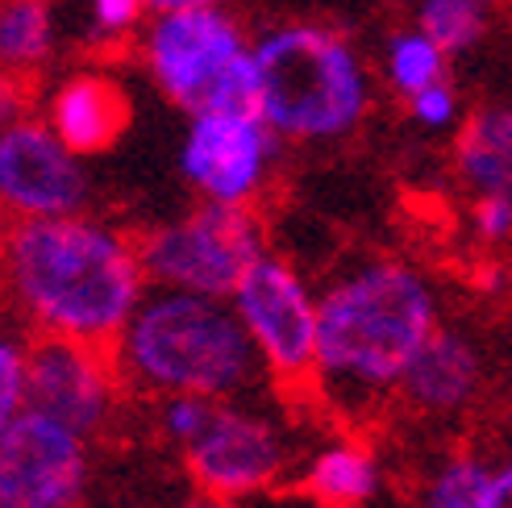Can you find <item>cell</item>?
<instances>
[{"label":"cell","mask_w":512,"mask_h":508,"mask_svg":"<svg viewBox=\"0 0 512 508\" xmlns=\"http://www.w3.org/2000/svg\"><path fill=\"white\" fill-rule=\"evenodd\" d=\"M446 75H450V55L417 21H404L396 30H388V38L379 46V80L392 96L408 100L413 92L446 80Z\"/></svg>","instance_id":"ac0fdd59"},{"label":"cell","mask_w":512,"mask_h":508,"mask_svg":"<svg viewBox=\"0 0 512 508\" xmlns=\"http://www.w3.org/2000/svg\"><path fill=\"white\" fill-rule=\"evenodd\" d=\"M296 488L321 508H375L388 492V467L363 438L342 434L300 463Z\"/></svg>","instance_id":"9a60e30c"},{"label":"cell","mask_w":512,"mask_h":508,"mask_svg":"<svg viewBox=\"0 0 512 508\" xmlns=\"http://www.w3.org/2000/svg\"><path fill=\"white\" fill-rule=\"evenodd\" d=\"M188 508H234L229 500H213V496H200L196 504H188Z\"/></svg>","instance_id":"83f0119b"},{"label":"cell","mask_w":512,"mask_h":508,"mask_svg":"<svg viewBox=\"0 0 512 508\" xmlns=\"http://www.w3.org/2000/svg\"><path fill=\"white\" fill-rule=\"evenodd\" d=\"M229 304L259 350L271 384L313 396L317 375V288L284 254L263 250L242 275Z\"/></svg>","instance_id":"52a82bcc"},{"label":"cell","mask_w":512,"mask_h":508,"mask_svg":"<svg viewBox=\"0 0 512 508\" xmlns=\"http://www.w3.org/2000/svg\"><path fill=\"white\" fill-rule=\"evenodd\" d=\"M500 0H413V21L438 38L450 59H463L488 42Z\"/></svg>","instance_id":"ffe728a7"},{"label":"cell","mask_w":512,"mask_h":508,"mask_svg":"<svg viewBox=\"0 0 512 508\" xmlns=\"http://www.w3.org/2000/svg\"><path fill=\"white\" fill-rule=\"evenodd\" d=\"M38 113L75 155L92 159L117 146L134 109H130V92L121 88L117 75L96 67H75L42 92Z\"/></svg>","instance_id":"5bb4252c"},{"label":"cell","mask_w":512,"mask_h":508,"mask_svg":"<svg viewBox=\"0 0 512 508\" xmlns=\"http://www.w3.org/2000/svg\"><path fill=\"white\" fill-rule=\"evenodd\" d=\"M150 84L184 113H259L254 34L229 9L150 13L134 42Z\"/></svg>","instance_id":"5b68a950"},{"label":"cell","mask_w":512,"mask_h":508,"mask_svg":"<svg viewBox=\"0 0 512 508\" xmlns=\"http://www.w3.org/2000/svg\"><path fill=\"white\" fill-rule=\"evenodd\" d=\"M467 225L479 246H512V196H504V192L471 196Z\"/></svg>","instance_id":"d4e9b609"},{"label":"cell","mask_w":512,"mask_h":508,"mask_svg":"<svg viewBox=\"0 0 512 508\" xmlns=\"http://www.w3.org/2000/svg\"><path fill=\"white\" fill-rule=\"evenodd\" d=\"M284 146L259 113H188L175 167L196 200L254 209L275 180Z\"/></svg>","instance_id":"ba28073f"},{"label":"cell","mask_w":512,"mask_h":508,"mask_svg":"<svg viewBox=\"0 0 512 508\" xmlns=\"http://www.w3.org/2000/svg\"><path fill=\"white\" fill-rule=\"evenodd\" d=\"M229 0H146L150 13H188V9H225Z\"/></svg>","instance_id":"4316f807"},{"label":"cell","mask_w":512,"mask_h":508,"mask_svg":"<svg viewBox=\"0 0 512 508\" xmlns=\"http://www.w3.org/2000/svg\"><path fill=\"white\" fill-rule=\"evenodd\" d=\"M483 384H488L483 346L463 325L442 321L417 350V359L408 363L400 388H396V404L404 413L425 417V421H450L471 409Z\"/></svg>","instance_id":"4fadbf2b"},{"label":"cell","mask_w":512,"mask_h":508,"mask_svg":"<svg viewBox=\"0 0 512 508\" xmlns=\"http://www.w3.org/2000/svg\"><path fill=\"white\" fill-rule=\"evenodd\" d=\"M30 404V338H0V421H13Z\"/></svg>","instance_id":"cb8c5ba5"},{"label":"cell","mask_w":512,"mask_h":508,"mask_svg":"<svg viewBox=\"0 0 512 508\" xmlns=\"http://www.w3.org/2000/svg\"><path fill=\"white\" fill-rule=\"evenodd\" d=\"M113 359L134 396L246 400L267 384L238 309L225 296L150 288L113 342Z\"/></svg>","instance_id":"3957f363"},{"label":"cell","mask_w":512,"mask_h":508,"mask_svg":"<svg viewBox=\"0 0 512 508\" xmlns=\"http://www.w3.org/2000/svg\"><path fill=\"white\" fill-rule=\"evenodd\" d=\"M59 13L55 0H5L0 5V67L9 84H34L55 63Z\"/></svg>","instance_id":"e0dca14e"},{"label":"cell","mask_w":512,"mask_h":508,"mask_svg":"<svg viewBox=\"0 0 512 508\" xmlns=\"http://www.w3.org/2000/svg\"><path fill=\"white\" fill-rule=\"evenodd\" d=\"M130 392L109 346L30 334V404L63 421L88 442H100L117 425L121 396Z\"/></svg>","instance_id":"8fae6325"},{"label":"cell","mask_w":512,"mask_h":508,"mask_svg":"<svg viewBox=\"0 0 512 508\" xmlns=\"http://www.w3.org/2000/svg\"><path fill=\"white\" fill-rule=\"evenodd\" d=\"M92 442L38 409L0 421V508H84Z\"/></svg>","instance_id":"30bf717a"},{"label":"cell","mask_w":512,"mask_h":508,"mask_svg":"<svg viewBox=\"0 0 512 508\" xmlns=\"http://www.w3.org/2000/svg\"><path fill=\"white\" fill-rule=\"evenodd\" d=\"M146 17V0H88V42L100 50L138 42Z\"/></svg>","instance_id":"44dd1931"},{"label":"cell","mask_w":512,"mask_h":508,"mask_svg":"<svg viewBox=\"0 0 512 508\" xmlns=\"http://www.w3.org/2000/svg\"><path fill=\"white\" fill-rule=\"evenodd\" d=\"M404 109L408 117H413V125H421L425 134H454L458 125H463V92H458V84L450 80H438V84H429L421 92H413L404 100Z\"/></svg>","instance_id":"7402d4cb"},{"label":"cell","mask_w":512,"mask_h":508,"mask_svg":"<svg viewBox=\"0 0 512 508\" xmlns=\"http://www.w3.org/2000/svg\"><path fill=\"white\" fill-rule=\"evenodd\" d=\"M442 325L433 279L408 259L375 254L317 288V375L313 396L342 421H371Z\"/></svg>","instance_id":"7a4b0ae2"},{"label":"cell","mask_w":512,"mask_h":508,"mask_svg":"<svg viewBox=\"0 0 512 508\" xmlns=\"http://www.w3.org/2000/svg\"><path fill=\"white\" fill-rule=\"evenodd\" d=\"M88 200L84 155H75L42 113H9L0 125V205L9 221L84 213Z\"/></svg>","instance_id":"7c38bea8"},{"label":"cell","mask_w":512,"mask_h":508,"mask_svg":"<svg viewBox=\"0 0 512 508\" xmlns=\"http://www.w3.org/2000/svg\"><path fill=\"white\" fill-rule=\"evenodd\" d=\"M142 267L150 288L200 292V296H234L250 263L267 250L259 209L209 205L200 200L188 213L150 225L138 234Z\"/></svg>","instance_id":"8992f818"},{"label":"cell","mask_w":512,"mask_h":508,"mask_svg":"<svg viewBox=\"0 0 512 508\" xmlns=\"http://www.w3.org/2000/svg\"><path fill=\"white\" fill-rule=\"evenodd\" d=\"M450 167L467 196H512V105L492 100L471 109L454 130Z\"/></svg>","instance_id":"2e32d148"},{"label":"cell","mask_w":512,"mask_h":508,"mask_svg":"<svg viewBox=\"0 0 512 508\" xmlns=\"http://www.w3.org/2000/svg\"><path fill=\"white\" fill-rule=\"evenodd\" d=\"M0 259L9 304L30 334L113 350L150 292L138 238L88 209L9 221Z\"/></svg>","instance_id":"6da1fadb"},{"label":"cell","mask_w":512,"mask_h":508,"mask_svg":"<svg viewBox=\"0 0 512 508\" xmlns=\"http://www.w3.org/2000/svg\"><path fill=\"white\" fill-rule=\"evenodd\" d=\"M213 409H217V400H209V396H163V400H155V429L163 442L184 450L188 442L200 438V429L209 425Z\"/></svg>","instance_id":"603a6c76"},{"label":"cell","mask_w":512,"mask_h":508,"mask_svg":"<svg viewBox=\"0 0 512 508\" xmlns=\"http://www.w3.org/2000/svg\"><path fill=\"white\" fill-rule=\"evenodd\" d=\"M492 463L496 459L479 450H446L417 479L413 508H479L492 479Z\"/></svg>","instance_id":"d6986e66"},{"label":"cell","mask_w":512,"mask_h":508,"mask_svg":"<svg viewBox=\"0 0 512 508\" xmlns=\"http://www.w3.org/2000/svg\"><path fill=\"white\" fill-rule=\"evenodd\" d=\"M259 117L288 146H338L367 125L375 71L350 34L325 21H275L254 34Z\"/></svg>","instance_id":"277c9868"},{"label":"cell","mask_w":512,"mask_h":508,"mask_svg":"<svg viewBox=\"0 0 512 508\" xmlns=\"http://www.w3.org/2000/svg\"><path fill=\"white\" fill-rule=\"evenodd\" d=\"M479 508H512V454H500L492 463V479Z\"/></svg>","instance_id":"484cf974"},{"label":"cell","mask_w":512,"mask_h":508,"mask_svg":"<svg viewBox=\"0 0 512 508\" xmlns=\"http://www.w3.org/2000/svg\"><path fill=\"white\" fill-rule=\"evenodd\" d=\"M179 454H184L188 479L200 488V496L229 504L275 488L292 471L288 429L267 409H254L246 400H217L200 438Z\"/></svg>","instance_id":"9c48e42d"}]
</instances>
